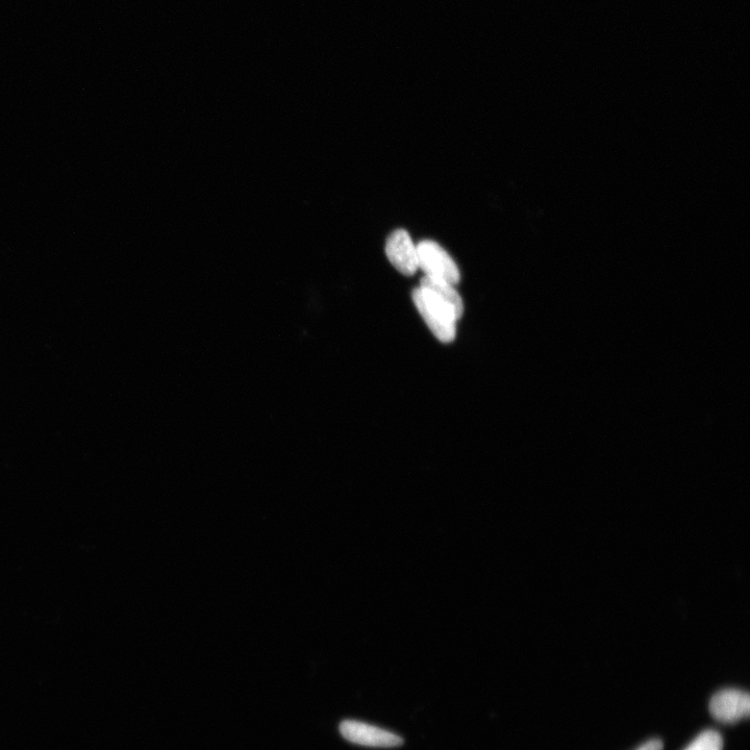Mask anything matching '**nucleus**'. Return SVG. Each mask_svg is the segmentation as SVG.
Masks as SVG:
<instances>
[{
  "label": "nucleus",
  "mask_w": 750,
  "mask_h": 750,
  "mask_svg": "<svg viewBox=\"0 0 750 750\" xmlns=\"http://www.w3.org/2000/svg\"><path fill=\"white\" fill-rule=\"evenodd\" d=\"M412 297L417 311L434 336L443 343L453 342L460 320L455 311L421 287L413 291Z\"/></svg>",
  "instance_id": "nucleus-1"
},
{
  "label": "nucleus",
  "mask_w": 750,
  "mask_h": 750,
  "mask_svg": "<svg viewBox=\"0 0 750 750\" xmlns=\"http://www.w3.org/2000/svg\"><path fill=\"white\" fill-rule=\"evenodd\" d=\"M418 266L425 277L445 281L454 286L461 280L458 265L437 242L425 240L417 246Z\"/></svg>",
  "instance_id": "nucleus-2"
},
{
  "label": "nucleus",
  "mask_w": 750,
  "mask_h": 750,
  "mask_svg": "<svg viewBox=\"0 0 750 750\" xmlns=\"http://www.w3.org/2000/svg\"><path fill=\"white\" fill-rule=\"evenodd\" d=\"M339 731L348 742L362 746L393 748L404 744L402 737L361 721L344 720Z\"/></svg>",
  "instance_id": "nucleus-3"
},
{
  "label": "nucleus",
  "mask_w": 750,
  "mask_h": 750,
  "mask_svg": "<svg viewBox=\"0 0 750 750\" xmlns=\"http://www.w3.org/2000/svg\"><path fill=\"white\" fill-rule=\"evenodd\" d=\"M711 715L719 722L735 724L750 714V697L747 692L725 689L716 693L710 703Z\"/></svg>",
  "instance_id": "nucleus-4"
},
{
  "label": "nucleus",
  "mask_w": 750,
  "mask_h": 750,
  "mask_svg": "<svg viewBox=\"0 0 750 750\" xmlns=\"http://www.w3.org/2000/svg\"><path fill=\"white\" fill-rule=\"evenodd\" d=\"M386 255L390 263L404 275H413L419 268L416 246L405 230H396L389 236Z\"/></svg>",
  "instance_id": "nucleus-5"
},
{
  "label": "nucleus",
  "mask_w": 750,
  "mask_h": 750,
  "mask_svg": "<svg viewBox=\"0 0 750 750\" xmlns=\"http://www.w3.org/2000/svg\"><path fill=\"white\" fill-rule=\"evenodd\" d=\"M420 287L427 290L440 299L441 302L452 308L461 319L464 312V304L462 297L457 292L454 285L442 280L424 277L421 280Z\"/></svg>",
  "instance_id": "nucleus-6"
},
{
  "label": "nucleus",
  "mask_w": 750,
  "mask_h": 750,
  "mask_svg": "<svg viewBox=\"0 0 750 750\" xmlns=\"http://www.w3.org/2000/svg\"><path fill=\"white\" fill-rule=\"evenodd\" d=\"M723 739L721 735L709 730L700 734L685 750H722Z\"/></svg>",
  "instance_id": "nucleus-7"
},
{
  "label": "nucleus",
  "mask_w": 750,
  "mask_h": 750,
  "mask_svg": "<svg viewBox=\"0 0 750 750\" xmlns=\"http://www.w3.org/2000/svg\"><path fill=\"white\" fill-rule=\"evenodd\" d=\"M664 744L659 739H654L646 742L640 746L637 750H663Z\"/></svg>",
  "instance_id": "nucleus-8"
}]
</instances>
